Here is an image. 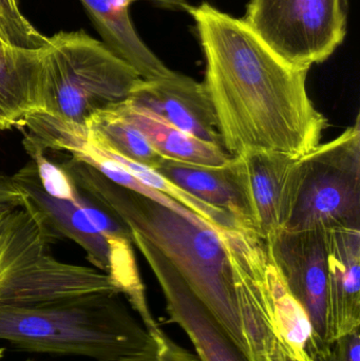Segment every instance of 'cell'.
<instances>
[{"label":"cell","mask_w":360,"mask_h":361,"mask_svg":"<svg viewBox=\"0 0 360 361\" xmlns=\"http://www.w3.org/2000/svg\"><path fill=\"white\" fill-rule=\"evenodd\" d=\"M103 42L143 80L169 75V69L142 39L130 16L133 0H80Z\"/></svg>","instance_id":"7c38bea8"},{"label":"cell","mask_w":360,"mask_h":361,"mask_svg":"<svg viewBox=\"0 0 360 361\" xmlns=\"http://www.w3.org/2000/svg\"><path fill=\"white\" fill-rule=\"evenodd\" d=\"M266 361H280V358H279L278 350L276 349V352H275L274 355L268 357Z\"/></svg>","instance_id":"484cf974"},{"label":"cell","mask_w":360,"mask_h":361,"mask_svg":"<svg viewBox=\"0 0 360 361\" xmlns=\"http://www.w3.org/2000/svg\"><path fill=\"white\" fill-rule=\"evenodd\" d=\"M0 35L8 46L27 50L44 48L48 42L23 14L20 0H0Z\"/></svg>","instance_id":"d6986e66"},{"label":"cell","mask_w":360,"mask_h":361,"mask_svg":"<svg viewBox=\"0 0 360 361\" xmlns=\"http://www.w3.org/2000/svg\"><path fill=\"white\" fill-rule=\"evenodd\" d=\"M63 169L80 190L122 222L129 233L145 238L170 262L249 357L232 269L220 235L144 195L114 184L84 163L72 159Z\"/></svg>","instance_id":"7a4b0ae2"},{"label":"cell","mask_w":360,"mask_h":361,"mask_svg":"<svg viewBox=\"0 0 360 361\" xmlns=\"http://www.w3.org/2000/svg\"><path fill=\"white\" fill-rule=\"evenodd\" d=\"M128 99L181 130L223 148L215 111L203 82L173 71L164 78L142 80Z\"/></svg>","instance_id":"30bf717a"},{"label":"cell","mask_w":360,"mask_h":361,"mask_svg":"<svg viewBox=\"0 0 360 361\" xmlns=\"http://www.w3.org/2000/svg\"><path fill=\"white\" fill-rule=\"evenodd\" d=\"M232 159L228 164L220 167L201 166L163 159L156 171L194 197L228 212L236 221L239 228L251 231Z\"/></svg>","instance_id":"2e32d148"},{"label":"cell","mask_w":360,"mask_h":361,"mask_svg":"<svg viewBox=\"0 0 360 361\" xmlns=\"http://www.w3.org/2000/svg\"><path fill=\"white\" fill-rule=\"evenodd\" d=\"M264 243L290 292L306 312L317 347L325 345L328 343L325 229H283L268 238Z\"/></svg>","instance_id":"52a82bcc"},{"label":"cell","mask_w":360,"mask_h":361,"mask_svg":"<svg viewBox=\"0 0 360 361\" xmlns=\"http://www.w3.org/2000/svg\"><path fill=\"white\" fill-rule=\"evenodd\" d=\"M131 242L139 248L160 284L171 322L181 326L202 361H252L190 290L168 260L139 233L130 231Z\"/></svg>","instance_id":"9c48e42d"},{"label":"cell","mask_w":360,"mask_h":361,"mask_svg":"<svg viewBox=\"0 0 360 361\" xmlns=\"http://www.w3.org/2000/svg\"><path fill=\"white\" fill-rule=\"evenodd\" d=\"M27 197V192L19 186L14 177L0 173V201H23Z\"/></svg>","instance_id":"603a6c76"},{"label":"cell","mask_w":360,"mask_h":361,"mask_svg":"<svg viewBox=\"0 0 360 361\" xmlns=\"http://www.w3.org/2000/svg\"><path fill=\"white\" fill-rule=\"evenodd\" d=\"M133 1H139V0H133ZM141 1L151 2L159 8L173 11V12L188 13L190 6H192V4H190L187 0H141Z\"/></svg>","instance_id":"cb8c5ba5"},{"label":"cell","mask_w":360,"mask_h":361,"mask_svg":"<svg viewBox=\"0 0 360 361\" xmlns=\"http://www.w3.org/2000/svg\"><path fill=\"white\" fill-rule=\"evenodd\" d=\"M149 334L152 341L147 351L127 361H202L169 338L160 326Z\"/></svg>","instance_id":"44dd1931"},{"label":"cell","mask_w":360,"mask_h":361,"mask_svg":"<svg viewBox=\"0 0 360 361\" xmlns=\"http://www.w3.org/2000/svg\"><path fill=\"white\" fill-rule=\"evenodd\" d=\"M360 229L359 116L298 160L295 202L285 229Z\"/></svg>","instance_id":"5b68a950"},{"label":"cell","mask_w":360,"mask_h":361,"mask_svg":"<svg viewBox=\"0 0 360 361\" xmlns=\"http://www.w3.org/2000/svg\"><path fill=\"white\" fill-rule=\"evenodd\" d=\"M4 348H1V349H0V360H1L2 357H4Z\"/></svg>","instance_id":"83f0119b"},{"label":"cell","mask_w":360,"mask_h":361,"mask_svg":"<svg viewBox=\"0 0 360 361\" xmlns=\"http://www.w3.org/2000/svg\"><path fill=\"white\" fill-rule=\"evenodd\" d=\"M142 80L103 42L84 31H61L42 48L37 112L84 126L97 112L127 101Z\"/></svg>","instance_id":"277c9868"},{"label":"cell","mask_w":360,"mask_h":361,"mask_svg":"<svg viewBox=\"0 0 360 361\" xmlns=\"http://www.w3.org/2000/svg\"><path fill=\"white\" fill-rule=\"evenodd\" d=\"M0 44H4V46H8V44H6V42H4V38H2V36L0 35Z\"/></svg>","instance_id":"4316f807"},{"label":"cell","mask_w":360,"mask_h":361,"mask_svg":"<svg viewBox=\"0 0 360 361\" xmlns=\"http://www.w3.org/2000/svg\"><path fill=\"white\" fill-rule=\"evenodd\" d=\"M298 160L260 150L232 157L249 227L263 241L289 222L297 191Z\"/></svg>","instance_id":"ba28073f"},{"label":"cell","mask_w":360,"mask_h":361,"mask_svg":"<svg viewBox=\"0 0 360 361\" xmlns=\"http://www.w3.org/2000/svg\"><path fill=\"white\" fill-rule=\"evenodd\" d=\"M277 350H278L280 361H312L306 354L297 355V354L289 353V352H285L283 351V349H280V348L278 347V345H277Z\"/></svg>","instance_id":"d4e9b609"},{"label":"cell","mask_w":360,"mask_h":361,"mask_svg":"<svg viewBox=\"0 0 360 361\" xmlns=\"http://www.w3.org/2000/svg\"><path fill=\"white\" fill-rule=\"evenodd\" d=\"M205 59L203 85L228 154L299 159L321 144L328 121L306 90L308 70L285 63L242 20L209 2L190 6Z\"/></svg>","instance_id":"6da1fadb"},{"label":"cell","mask_w":360,"mask_h":361,"mask_svg":"<svg viewBox=\"0 0 360 361\" xmlns=\"http://www.w3.org/2000/svg\"><path fill=\"white\" fill-rule=\"evenodd\" d=\"M242 20L285 63L309 71L344 42L348 0H249Z\"/></svg>","instance_id":"8992f818"},{"label":"cell","mask_w":360,"mask_h":361,"mask_svg":"<svg viewBox=\"0 0 360 361\" xmlns=\"http://www.w3.org/2000/svg\"><path fill=\"white\" fill-rule=\"evenodd\" d=\"M120 296L38 309L0 307V341L36 353L131 360L147 351L152 339Z\"/></svg>","instance_id":"3957f363"},{"label":"cell","mask_w":360,"mask_h":361,"mask_svg":"<svg viewBox=\"0 0 360 361\" xmlns=\"http://www.w3.org/2000/svg\"><path fill=\"white\" fill-rule=\"evenodd\" d=\"M266 282L277 345L283 351L297 355L306 354L310 357L317 347L312 326L271 256L266 264Z\"/></svg>","instance_id":"e0dca14e"},{"label":"cell","mask_w":360,"mask_h":361,"mask_svg":"<svg viewBox=\"0 0 360 361\" xmlns=\"http://www.w3.org/2000/svg\"><path fill=\"white\" fill-rule=\"evenodd\" d=\"M85 135L93 143L99 144L120 156L158 169L163 158L151 147L137 128L118 116L112 108L97 112L84 125Z\"/></svg>","instance_id":"ac0fdd59"},{"label":"cell","mask_w":360,"mask_h":361,"mask_svg":"<svg viewBox=\"0 0 360 361\" xmlns=\"http://www.w3.org/2000/svg\"><path fill=\"white\" fill-rule=\"evenodd\" d=\"M112 109L137 128L163 159L211 167L223 166L232 159L224 148L181 130L129 99Z\"/></svg>","instance_id":"5bb4252c"},{"label":"cell","mask_w":360,"mask_h":361,"mask_svg":"<svg viewBox=\"0 0 360 361\" xmlns=\"http://www.w3.org/2000/svg\"><path fill=\"white\" fill-rule=\"evenodd\" d=\"M327 341L360 328V229H325Z\"/></svg>","instance_id":"8fae6325"},{"label":"cell","mask_w":360,"mask_h":361,"mask_svg":"<svg viewBox=\"0 0 360 361\" xmlns=\"http://www.w3.org/2000/svg\"><path fill=\"white\" fill-rule=\"evenodd\" d=\"M359 329L317 347L310 355L312 361H360Z\"/></svg>","instance_id":"7402d4cb"},{"label":"cell","mask_w":360,"mask_h":361,"mask_svg":"<svg viewBox=\"0 0 360 361\" xmlns=\"http://www.w3.org/2000/svg\"><path fill=\"white\" fill-rule=\"evenodd\" d=\"M25 149L33 158L38 179L44 190L56 199L74 202L76 197L75 185L63 167L57 166L44 156V150L30 144H25Z\"/></svg>","instance_id":"ffe728a7"},{"label":"cell","mask_w":360,"mask_h":361,"mask_svg":"<svg viewBox=\"0 0 360 361\" xmlns=\"http://www.w3.org/2000/svg\"><path fill=\"white\" fill-rule=\"evenodd\" d=\"M42 54L0 44V130L18 127L42 105Z\"/></svg>","instance_id":"9a60e30c"},{"label":"cell","mask_w":360,"mask_h":361,"mask_svg":"<svg viewBox=\"0 0 360 361\" xmlns=\"http://www.w3.org/2000/svg\"><path fill=\"white\" fill-rule=\"evenodd\" d=\"M13 177L42 210L52 228L82 246L89 261L108 275L111 267V246L80 206L75 202L49 195L40 185L35 164L27 165Z\"/></svg>","instance_id":"4fadbf2b"}]
</instances>
